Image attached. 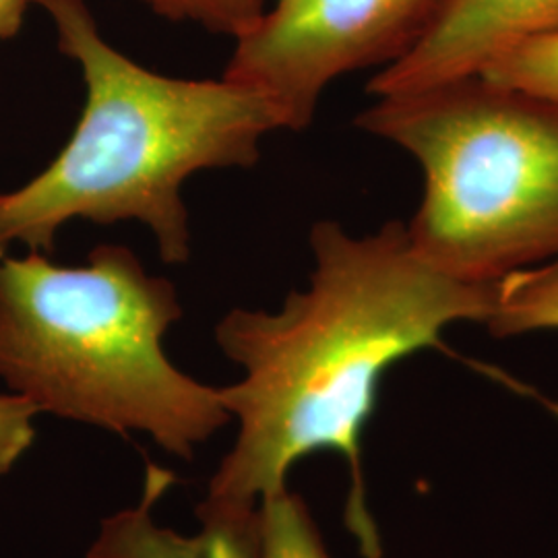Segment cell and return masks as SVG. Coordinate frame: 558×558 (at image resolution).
I'll list each match as a JSON object with an SVG mask.
<instances>
[{"label":"cell","mask_w":558,"mask_h":558,"mask_svg":"<svg viewBox=\"0 0 558 558\" xmlns=\"http://www.w3.org/2000/svg\"><path fill=\"white\" fill-rule=\"evenodd\" d=\"M315 267L306 288L278 311L232 308L216 325L221 354L242 379L220 387L239 435L221 458L197 518L253 513L288 486L300 459L336 451L350 465L348 530L364 558H380L366 505L362 435L379 401L380 380L401 360L439 348L461 320L486 323L495 286L463 283L414 251L403 221L354 236L341 223L311 228Z\"/></svg>","instance_id":"cell-1"},{"label":"cell","mask_w":558,"mask_h":558,"mask_svg":"<svg viewBox=\"0 0 558 558\" xmlns=\"http://www.w3.org/2000/svg\"><path fill=\"white\" fill-rule=\"evenodd\" d=\"M52 21L60 54L85 83L80 122L59 156L13 193H0V257L13 244L52 253L71 220L149 228L166 265L191 259L184 182L220 168H253L281 129L259 89L226 80L156 73L101 36L85 0H34Z\"/></svg>","instance_id":"cell-2"},{"label":"cell","mask_w":558,"mask_h":558,"mask_svg":"<svg viewBox=\"0 0 558 558\" xmlns=\"http://www.w3.org/2000/svg\"><path fill=\"white\" fill-rule=\"evenodd\" d=\"M184 315L177 286L133 248L98 244L85 265L0 257V380L38 414L143 433L170 456L232 422L220 387L182 373L163 338Z\"/></svg>","instance_id":"cell-3"},{"label":"cell","mask_w":558,"mask_h":558,"mask_svg":"<svg viewBox=\"0 0 558 558\" xmlns=\"http://www.w3.org/2000/svg\"><path fill=\"white\" fill-rule=\"evenodd\" d=\"M356 126L418 161L408 236L463 283L558 260V100L470 75L375 98Z\"/></svg>","instance_id":"cell-4"},{"label":"cell","mask_w":558,"mask_h":558,"mask_svg":"<svg viewBox=\"0 0 558 558\" xmlns=\"http://www.w3.org/2000/svg\"><path fill=\"white\" fill-rule=\"evenodd\" d=\"M453 0H269L236 38L223 77L255 87L281 129L313 124L320 98L350 73L403 59Z\"/></svg>","instance_id":"cell-5"},{"label":"cell","mask_w":558,"mask_h":558,"mask_svg":"<svg viewBox=\"0 0 558 558\" xmlns=\"http://www.w3.org/2000/svg\"><path fill=\"white\" fill-rule=\"evenodd\" d=\"M558 36V0H453L430 32L368 81L373 98L478 75L523 41Z\"/></svg>","instance_id":"cell-6"},{"label":"cell","mask_w":558,"mask_h":558,"mask_svg":"<svg viewBox=\"0 0 558 558\" xmlns=\"http://www.w3.org/2000/svg\"><path fill=\"white\" fill-rule=\"evenodd\" d=\"M257 527L248 519L205 521L193 536L161 527L151 513L129 519L112 542V558H255Z\"/></svg>","instance_id":"cell-7"},{"label":"cell","mask_w":558,"mask_h":558,"mask_svg":"<svg viewBox=\"0 0 558 558\" xmlns=\"http://www.w3.org/2000/svg\"><path fill=\"white\" fill-rule=\"evenodd\" d=\"M484 325L497 338L558 329V260L497 281L493 311Z\"/></svg>","instance_id":"cell-8"},{"label":"cell","mask_w":558,"mask_h":558,"mask_svg":"<svg viewBox=\"0 0 558 558\" xmlns=\"http://www.w3.org/2000/svg\"><path fill=\"white\" fill-rule=\"evenodd\" d=\"M255 558H331L306 500L290 486L257 505Z\"/></svg>","instance_id":"cell-9"},{"label":"cell","mask_w":558,"mask_h":558,"mask_svg":"<svg viewBox=\"0 0 558 558\" xmlns=\"http://www.w3.org/2000/svg\"><path fill=\"white\" fill-rule=\"evenodd\" d=\"M478 75L505 87L558 100V36L518 44L490 60Z\"/></svg>","instance_id":"cell-10"},{"label":"cell","mask_w":558,"mask_h":558,"mask_svg":"<svg viewBox=\"0 0 558 558\" xmlns=\"http://www.w3.org/2000/svg\"><path fill=\"white\" fill-rule=\"evenodd\" d=\"M156 15L172 23H191L232 40L246 34L269 0H141Z\"/></svg>","instance_id":"cell-11"},{"label":"cell","mask_w":558,"mask_h":558,"mask_svg":"<svg viewBox=\"0 0 558 558\" xmlns=\"http://www.w3.org/2000/svg\"><path fill=\"white\" fill-rule=\"evenodd\" d=\"M38 410L15 393H0V478L11 474L36 440Z\"/></svg>","instance_id":"cell-12"},{"label":"cell","mask_w":558,"mask_h":558,"mask_svg":"<svg viewBox=\"0 0 558 558\" xmlns=\"http://www.w3.org/2000/svg\"><path fill=\"white\" fill-rule=\"evenodd\" d=\"M29 7H34V0H0V41L20 36Z\"/></svg>","instance_id":"cell-13"}]
</instances>
